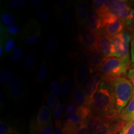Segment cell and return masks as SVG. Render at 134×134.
I'll return each mask as SVG.
<instances>
[{
    "mask_svg": "<svg viewBox=\"0 0 134 134\" xmlns=\"http://www.w3.org/2000/svg\"><path fill=\"white\" fill-rule=\"evenodd\" d=\"M98 48L105 58L114 57V47L111 38L107 36L103 30L98 32Z\"/></svg>",
    "mask_w": 134,
    "mask_h": 134,
    "instance_id": "9c48e42d",
    "label": "cell"
},
{
    "mask_svg": "<svg viewBox=\"0 0 134 134\" xmlns=\"http://www.w3.org/2000/svg\"><path fill=\"white\" fill-rule=\"evenodd\" d=\"M30 4L33 8H38L41 7L43 4V1L42 0H31Z\"/></svg>",
    "mask_w": 134,
    "mask_h": 134,
    "instance_id": "b9f144b4",
    "label": "cell"
},
{
    "mask_svg": "<svg viewBox=\"0 0 134 134\" xmlns=\"http://www.w3.org/2000/svg\"><path fill=\"white\" fill-rule=\"evenodd\" d=\"M52 110L46 105H42L38 110L36 120L32 123L31 127L32 132L37 131L44 127L45 125L52 123Z\"/></svg>",
    "mask_w": 134,
    "mask_h": 134,
    "instance_id": "7c38bea8",
    "label": "cell"
},
{
    "mask_svg": "<svg viewBox=\"0 0 134 134\" xmlns=\"http://www.w3.org/2000/svg\"><path fill=\"white\" fill-rule=\"evenodd\" d=\"M36 16L38 20L42 22H47L50 18L48 13L43 9L37 10L36 13Z\"/></svg>",
    "mask_w": 134,
    "mask_h": 134,
    "instance_id": "d6a6232c",
    "label": "cell"
},
{
    "mask_svg": "<svg viewBox=\"0 0 134 134\" xmlns=\"http://www.w3.org/2000/svg\"><path fill=\"white\" fill-rule=\"evenodd\" d=\"M32 133H33V134H41V133H39V132H37V131H34V132H32Z\"/></svg>",
    "mask_w": 134,
    "mask_h": 134,
    "instance_id": "bcb514c9",
    "label": "cell"
},
{
    "mask_svg": "<svg viewBox=\"0 0 134 134\" xmlns=\"http://www.w3.org/2000/svg\"><path fill=\"white\" fill-rule=\"evenodd\" d=\"M91 115L90 108L86 106L79 107L74 114L68 117L63 125L65 134H75L84 120Z\"/></svg>",
    "mask_w": 134,
    "mask_h": 134,
    "instance_id": "5b68a950",
    "label": "cell"
},
{
    "mask_svg": "<svg viewBox=\"0 0 134 134\" xmlns=\"http://www.w3.org/2000/svg\"><path fill=\"white\" fill-rule=\"evenodd\" d=\"M0 134H19V133L10 124L1 120L0 123Z\"/></svg>",
    "mask_w": 134,
    "mask_h": 134,
    "instance_id": "603a6c76",
    "label": "cell"
},
{
    "mask_svg": "<svg viewBox=\"0 0 134 134\" xmlns=\"http://www.w3.org/2000/svg\"><path fill=\"white\" fill-rule=\"evenodd\" d=\"M96 70L86 62L78 65L74 71V80L76 86H81L88 81Z\"/></svg>",
    "mask_w": 134,
    "mask_h": 134,
    "instance_id": "8fae6325",
    "label": "cell"
},
{
    "mask_svg": "<svg viewBox=\"0 0 134 134\" xmlns=\"http://www.w3.org/2000/svg\"><path fill=\"white\" fill-rule=\"evenodd\" d=\"M3 54V47L2 46V45L0 46V56L2 57V55Z\"/></svg>",
    "mask_w": 134,
    "mask_h": 134,
    "instance_id": "f6af8a7d",
    "label": "cell"
},
{
    "mask_svg": "<svg viewBox=\"0 0 134 134\" xmlns=\"http://www.w3.org/2000/svg\"><path fill=\"white\" fill-rule=\"evenodd\" d=\"M63 110H64V105L63 104H61L59 105V107L56 110L53 112V119L57 120H59L60 119L62 116Z\"/></svg>",
    "mask_w": 134,
    "mask_h": 134,
    "instance_id": "d590c367",
    "label": "cell"
},
{
    "mask_svg": "<svg viewBox=\"0 0 134 134\" xmlns=\"http://www.w3.org/2000/svg\"><path fill=\"white\" fill-rule=\"evenodd\" d=\"M110 134H119V133H110Z\"/></svg>",
    "mask_w": 134,
    "mask_h": 134,
    "instance_id": "7dc6e473",
    "label": "cell"
},
{
    "mask_svg": "<svg viewBox=\"0 0 134 134\" xmlns=\"http://www.w3.org/2000/svg\"><path fill=\"white\" fill-rule=\"evenodd\" d=\"M52 134H65L63 130V125L60 120L55 122V126L53 128Z\"/></svg>",
    "mask_w": 134,
    "mask_h": 134,
    "instance_id": "8d00e7d4",
    "label": "cell"
},
{
    "mask_svg": "<svg viewBox=\"0 0 134 134\" xmlns=\"http://www.w3.org/2000/svg\"><path fill=\"white\" fill-rule=\"evenodd\" d=\"M24 53V50L21 47H18L14 50L12 55H11V60L13 62H18L21 59Z\"/></svg>",
    "mask_w": 134,
    "mask_h": 134,
    "instance_id": "e575fe53",
    "label": "cell"
},
{
    "mask_svg": "<svg viewBox=\"0 0 134 134\" xmlns=\"http://www.w3.org/2000/svg\"><path fill=\"white\" fill-rule=\"evenodd\" d=\"M91 115L109 119H117L114 94L112 84L102 81L90 106Z\"/></svg>",
    "mask_w": 134,
    "mask_h": 134,
    "instance_id": "6da1fadb",
    "label": "cell"
},
{
    "mask_svg": "<svg viewBox=\"0 0 134 134\" xmlns=\"http://www.w3.org/2000/svg\"><path fill=\"white\" fill-rule=\"evenodd\" d=\"M73 88V83L68 78L63 77L60 79L59 95L60 97L65 98Z\"/></svg>",
    "mask_w": 134,
    "mask_h": 134,
    "instance_id": "ffe728a7",
    "label": "cell"
},
{
    "mask_svg": "<svg viewBox=\"0 0 134 134\" xmlns=\"http://www.w3.org/2000/svg\"><path fill=\"white\" fill-rule=\"evenodd\" d=\"M130 55H131V61L134 65V31L132 35V39L130 42Z\"/></svg>",
    "mask_w": 134,
    "mask_h": 134,
    "instance_id": "7bdbcfd3",
    "label": "cell"
},
{
    "mask_svg": "<svg viewBox=\"0 0 134 134\" xmlns=\"http://www.w3.org/2000/svg\"><path fill=\"white\" fill-rule=\"evenodd\" d=\"M103 30L107 36L112 38L121 33L125 29L124 23L109 11L101 16Z\"/></svg>",
    "mask_w": 134,
    "mask_h": 134,
    "instance_id": "8992f818",
    "label": "cell"
},
{
    "mask_svg": "<svg viewBox=\"0 0 134 134\" xmlns=\"http://www.w3.org/2000/svg\"><path fill=\"white\" fill-rule=\"evenodd\" d=\"M50 91H51V94L55 95V96H57L59 94L60 85L57 81H54L52 83L51 87H50Z\"/></svg>",
    "mask_w": 134,
    "mask_h": 134,
    "instance_id": "ab89813d",
    "label": "cell"
},
{
    "mask_svg": "<svg viewBox=\"0 0 134 134\" xmlns=\"http://www.w3.org/2000/svg\"><path fill=\"white\" fill-rule=\"evenodd\" d=\"M114 47V55L113 57L129 59V43L125 41L120 33L111 38Z\"/></svg>",
    "mask_w": 134,
    "mask_h": 134,
    "instance_id": "ba28073f",
    "label": "cell"
},
{
    "mask_svg": "<svg viewBox=\"0 0 134 134\" xmlns=\"http://www.w3.org/2000/svg\"><path fill=\"white\" fill-rule=\"evenodd\" d=\"M76 15L78 19L81 21L82 23H85L87 17L90 14V8L89 5L87 3L80 2L78 3L76 6Z\"/></svg>",
    "mask_w": 134,
    "mask_h": 134,
    "instance_id": "ac0fdd59",
    "label": "cell"
},
{
    "mask_svg": "<svg viewBox=\"0 0 134 134\" xmlns=\"http://www.w3.org/2000/svg\"><path fill=\"white\" fill-rule=\"evenodd\" d=\"M59 19L61 23L65 27H68L72 24L71 14L68 11L63 10L60 11L59 14Z\"/></svg>",
    "mask_w": 134,
    "mask_h": 134,
    "instance_id": "484cf974",
    "label": "cell"
},
{
    "mask_svg": "<svg viewBox=\"0 0 134 134\" xmlns=\"http://www.w3.org/2000/svg\"><path fill=\"white\" fill-rule=\"evenodd\" d=\"M8 91L11 98L14 99H18L21 98L24 93V87L21 82L18 79H14L9 84Z\"/></svg>",
    "mask_w": 134,
    "mask_h": 134,
    "instance_id": "2e32d148",
    "label": "cell"
},
{
    "mask_svg": "<svg viewBox=\"0 0 134 134\" xmlns=\"http://www.w3.org/2000/svg\"><path fill=\"white\" fill-rule=\"evenodd\" d=\"M118 119L126 123L134 119V94L128 104L119 114Z\"/></svg>",
    "mask_w": 134,
    "mask_h": 134,
    "instance_id": "e0dca14e",
    "label": "cell"
},
{
    "mask_svg": "<svg viewBox=\"0 0 134 134\" xmlns=\"http://www.w3.org/2000/svg\"><path fill=\"white\" fill-rule=\"evenodd\" d=\"M127 78L132 83L134 88V67L129 70L128 73H127Z\"/></svg>",
    "mask_w": 134,
    "mask_h": 134,
    "instance_id": "ee69618b",
    "label": "cell"
},
{
    "mask_svg": "<svg viewBox=\"0 0 134 134\" xmlns=\"http://www.w3.org/2000/svg\"><path fill=\"white\" fill-rule=\"evenodd\" d=\"M106 6L109 11L114 15H115L123 10L130 8L129 3L126 1H122V0L107 1Z\"/></svg>",
    "mask_w": 134,
    "mask_h": 134,
    "instance_id": "9a60e30c",
    "label": "cell"
},
{
    "mask_svg": "<svg viewBox=\"0 0 134 134\" xmlns=\"http://www.w3.org/2000/svg\"><path fill=\"white\" fill-rule=\"evenodd\" d=\"M126 122L91 115L87 119L86 134L119 133Z\"/></svg>",
    "mask_w": 134,
    "mask_h": 134,
    "instance_id": "7a4b0ae2",
    "label": "cell"
},
{
    "mask_svg": "<svg viewBox=\"0 0 134 134\" xmlns=\"http://www.w3.org/2000/svg\"><path fill=\"white\" fill-rule=\"evenodd\" d=\"M56 4L60 9H66V8H68L70 3L66 1H57Z\"/></svg>",
    "mask_w": 134,
    "mask_h": 134,
    "instance_id": "60d3db41",
    "label": "cell"
},
{
    "mask_svg": "<svg viewBox=\"0 0 134 134\" xmlns=\"http://www.w3.org/2000/svg\"><path fill=\"white\" fill-rule=\"evenodd\" d=\"M48 75V67L46 62L43 61L42 63L39 70H38L37 75V80L38 83H43L46 81Z\"/></svg>",
    "mask_w": 134,
    "mask_h": 134,
    "instance_id": "cb8c5ba5",
    "label": "cell"
},
{
    "mask_svg": "<svg viewBox=\"0 0 134 134\" xmlns=\"http://www.w3.org/2000/svg\"><path fill=\"white\" fill-rule=\"evenodd\" d=\"M86 29L98 33L103 30V20L96 11H93L90 13L85 21Z\"/></svg>",
    "mask_w": 134,
    "mask_h": 134,
    "instance_id": "5bb4252c",
    "label": "cell"
},
{
    "mask_svg": "<svg viewBox=\"0 0 134 134\" xmlns=\"http://www.w3.org/2000/svg\"><path fill=\"white\" fill-rule=\"evenodd\" d=\"M78 40L85 50H93L98 48V33L85 29L79 34Z\"/></svg>",
    "mask_w": 134,
    "mask_h": 134,
    "instance_id": "30bf717a",
    "label": "cell"
},
{
    "mask_svg": "<svg viewBox=\"0 0 134 134\" xmlns=\"http://www.w3.org/2000/svg\"><path fill=\"white\" fill-rule=\"evenodd\" d=\"M73 98L75 103L76 104L78 108L83 106L87 107L85 93L83 91V89L80 86H76L74 88L73 92Z\"/></svg>",
    "mask_w": 134,
    "mask_h": 134,
    "instance_id": "d6986e66",
    "label": "cell"
},
{
    "mask_svg": "<svg viewBox=\"0 0 134 134\" xmlns=\"http://www.w3.org/2000/svg\"><path fill=\"white\" fill-rule=\"evenodd\" d=\"M20 31V27L18 25H12V26L6 27L4 29V32L8 34L11 35V36H15V35L18 34L19 33Z\"/></svg>",
    "mask_w": 134,
    "mask_h": 134,
    "instance_id": "836d02e7",
    "label": "cell"
},
{
    "mask_svg": "<svg viewBox=\"0 0 134 134\" xmlns=\"http://www.w3.org/2000/svg\"><path fill=\"white\" fill-rule=\"evenodd\" d=\"M1 23L6 26H10L14 25L16 22V18L9 13H3L1 15Z\"/></svg>",
    "mask_w": 134,
    "mask_h": 134,
    "instance_id": "4316f807",
    "label": "cell"
},
{
    "mask_svg": "<svg viewBox=\"0 0 134 134\" xmlns=\"http://www.w3.org/2000/svg\"><path fill=\"white\" fill-rule=\"evenodd\" d=\"M15 79V75L13 71L3 70L0 72V82L2 85L10 84Z\"/></svg>",
    "mask_w": 134,
    "mask_h": 134,
    "instance_id": "44dd1931",
    "label": "cell"
},
{
    "mask_svg": "<svg viewBox=\"0 0 134 134\" xmlns=\"http://www.w3.org/2000/svg\"><path fill=\"white\" fill-rule=\"evenodd\" d=\"M114 94L115 108L118 114L128 104L134 94V88L129 80L119 77L112 82Z\"/></svg>",
    "mask_w": 134,
    "mask_h": 134,
    "instance_id": "277c9868",
    "label": "cell"
},
{
    "mask_svg": "<svg viewBox=\"0 0 134 134\" xmlns=\"http://www.w3.org/2000/svg\"><path fill=\"white\" fill-rule=\"evenodd\" d=\"M36 63V56L32 53L27 54L23 61V66L26 70L31 71L34 68Z\"/></svg>",
    "mask_w": 134,
    "mask_h": 134,
    "instance_id": "7402d4cb",
    "label": "cell"
},
{
    "mask_svg": "<svg viewBox=\"0 0 134 134\" xmlns=\"http://www.w3.org/2000/svg\"><path fill=\"white\" fill-rule=\"evenodd\" d=\"M46 46L48 51L50 53H54L57 49V42L53 36L47 38L46 41Z\"/></svg>",
    "mask_w": 134,
    "mask_h": 134,
    "instance_id": "f1b7e54d",
    "label": "cell"
},
{
    "mask_svg": "<svg viewBox=\"0 0 134 134\" xmlns=\"http://www.w3.org/2000/svg\"><path fill=\"white\" fill-rule=\"evenodd\" d=\"M130 66V60L118 57L105 58L96 71L102 73L104 81L112 83L114 79L127 73Z\"/></svg>",
    "mask_w": 134,
    "mask_h": 134,
    "instance_id": "3957f363",
    "label": "cell"
},
{
    "mask_svg": "<svg viewBox=\"0 0 134 134\" xmlns=\"http://www.w3.org/2000/svg\"><path fill=\"white\" fill-rule=\"evenodd\" d=\"M16 47V42L13 38H10L7 40L6 43H4V50L6 53H10L14 50ZM14 52V51H13Z\"/></svg>",
    "mask_w": 134,
    "mask_h": 134,
    "instance_id": "1f68e13d",
    "label": "cell"
},
{
    "mask_svg": "<svg viewBox=\"0 0 134 134\" xmlns=\"http://www.w3.org/2000/svg\"><path fill=\"white\" fill-rule=\"evenodd\" d=\"M82 58L85 60V62L94 68L96 71L103 63L105 58L99 50L97 49L93 50H85L82 53Z\"/></svg>",
    "mask_w": 134,
    "mask_h": 134,
    "instance_id": "4fadbf2b",
    "label": "cell"
},
{
    "mask_svg": "<svg viewBox=\"0 0 134 134\" xmlns=\"http://www.w3.org/2000/svg\"><path fill=\"white\" fill-rule=\"evenodd\" d=\"M119 134H134V119L127 122Z\"/></svg>",
    "mask_w": 134,
    "mask_h": 134,
    "instance_id": "f546056e",
    "label": "cell"
},
{
    "mask_svg": "<svg viewBox=\"0 0 134 134\" xmlns=\"http://www.w3.org/2000/svg\"><path fill=\"white\" fill-rule=\"evenodd\" d=\"M103 80V75L99 72H97L92 75L82 87L86 98V105L88 108H90L92 100Z\"/></svg>",
    "mask_w": 134,
    "mask_h": 134,
    "instance_id": "52a82bcc",
    "label": "cell"
},
{
    "mask_svg": "<svg viewBox=\"0 0 134 134\" xmlns=\"http://www.w3.org/2000/svg\"><path fill=\"white\" fill-rule=\"evenodd\" d=\"M107 1H104V0H94L93 1L92 6L94 11H98V10L101 9L106 4Z\"/></svg>",
    "mask_w": 134,
    "mask_h": 134,
    "instance_id": "74e56055",
    "label": "cell"
},
{
    "mask_svg": "<svg viewBox=\"0 0 134 134\" xmlns=\"http://www.w3.org/2000/svg\"><path fill=\"white\" fill-rule=\"evenodd\" d=\"M41 134H52L53 133V128L52 123L45 125L42 128L38 131Z\"/></svg>",
    "mask_w": 134,
    "mask_h": 134,
    "instance_id": "f35d334b",
    "label": "cell"
},
{
    "mask_svg": "<svg viewBox=\"0 0 134 134\" xmlns=\"http://www.w3.org/2000/svg\"><path fill=\"white\" fill-rule=\"evenodd\" d=\"M27 2L25 0H13L9 4V8L13 11H19L26 7Z\"/></svg>",
    "mask_w": 134,
    "mask_h": 134,
    "instance_id": "83f0119b",
    "label": "cell"
},
{
    "mask_svg": "<svg viewBox=\"0 0 134 134\" xmlns=\"http://www.w3.org/2000/svg\"><path fill=\"white\" fill-rule=\"evenodd\" d=\"M78 107L74 103H70L66 105L65 109V116L70 117L71 115L74 114L78 110Z\"/></svg>",
    "mask_w": 134,
    "mask_h": 134,
    "instance_id": "4dcf8cb0",
    "label": "cell"
},
{
    "mask_svg": "<svg viewBox=\"0 0 134 134\" xmlns=\"http://www.w3.org/2000/svg\"><path fill=\"white\" fill-rule=\"evenodd\" d=\"M47 103L48 108L53 112H54L61 104L59 99L52 94H50L47 97Z\"/></svg>",
    "mask_w": 134,
    "mask_h": 134,
    "instance_id": "d4e9b609",
    "label": "cell"
}]
</instances>
